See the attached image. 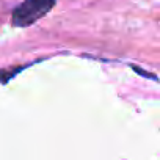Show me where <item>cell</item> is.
<instances>
[{"label": "cell", "instance_id": "obj_1", "mask_svg": "<svg viewBox=\"0 0 160 160\" xmlns=\"http://www.w3.org/2000/svg\"><path fill=\"white\" fill-rule=\"evenodd\" d=\"M55 7V0H24L13 11V25L28 27L44 18Z\"/></svg>", "mask_w": 160, "mask_h": 160}]
</instances>
